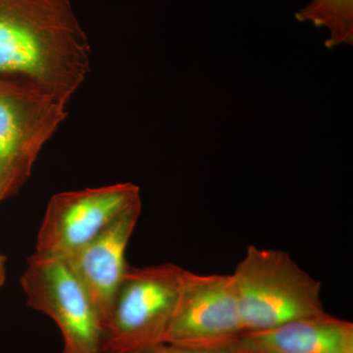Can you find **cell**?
Here are the masks:
<instances>
[{"mask_svg":"<svg viewBox=\"0 0 353 353\" xmlns=\"http://www.w3.org/2000/svg\"><path fill=\"white\" fill-rule=\"evenodd\" d=\"M141 210L143 202L132 206L87 245L65 259L87 290L103 325L130 266L127 248Z\"/></svg>","mask_w":353,"mask_h":353,"instance_id":"obj_8","label":"cell"},{"mask_svg":"<svg viewBox=\"0 0 353 353\" xmlns=\"http://www.w3.org/2000/svg\"><path fill=\"white\" fill-rule=\"evenodd\" d=\"M231 277L243 333L326 312L321 283L284 250L248 246Z\"/></svg>","mask_w":353,"mask_h":353,"instance_id":"obj_2","label":"cell"},{"mask_svg":"<svg viewBox=\"0 0 353 353\" xmlns=\"http://www.w3.org/2000/svg\"><path fill=\"white\" fill-rule=\"evenodd\" d=\"M6 256L0 253V285L3 284L4 280H6Z\"/></svg>","mask_w":353,"mask_h":353,"instance_id":"obj_12","label":"cell"},{"mask_svg":"<svg viewBox=\"0 0 353 353\" xmlns=\"http://www.w3.org/2000/svg\"><path fill=\"white\" fill-rule=\"evenodd\" d=\"M236 353H353V324L325 312L273 329L246 332Z\"/></svg>","mask_w":353,"mask_h":353,"instance_id":"obj_9","label":"cell"},{"mask_svg":"<svg viewBox=\"0 0 353 353\" xmlns=\"http://www.w3.org/2000/svg\"><path fill=\"white\" fill-rule=\"evenodd\" d=\"M139 202L141 190L127 182L54 194L46 206L34 253L68 259Z\"/></svg>","mask_w":353,"mask_h":353,"instance_id":"obj_6","label":"cell"},{"mask_svg":"<svg viewBox=\"0 0 353 353\" xmlns=\"http://www.w3.org/2000/svg\"><path fill=\"white\" fill-rule=\"evenodd\" d=\"M294 17L329 31L325 46L329 50L341 44L353 46V0H311Z\"/></svg>","mask_w":353,"mask_h":353,"instance_id":"obj_10","label":"cell"},{"mask_svg":"<svg viewBox=\"0 0 353 353\" xmlns=\"http://www.w3.org/2000/svg\"><path fill=\"white\" fill-rule=\"evenodd\" d=\"M90 66V44L69 0H0V75L68 104Z\"/></svg>","mask_w":353,"mask_h":353,"instance_id":"obj_1","label":"cell"},{"mask_svg":"<svg viewBox=\"0 0 353 353\" xmlns=\"http://www.w3.org/2000/svg\"><path fill=\"white\" fill-rule=\"evenodd\" d=\"M29 307L50 317L61 333V353H102L103 324L68 261L32 253L21 278Z\"/></svg>","mask_w":353,"mask_h":353,"instance_id":"obj_5","label":"cell"},{"mask_svg":"<svg viewBox=\"0 0 353 353\" xmlns=\"http://www.w3.org/2000/svg\"><path fill=\"white\" fill-rule=\"evenodd\" d=\"M231 275L185 270L164 343L199 350H232L243 334Z\"/></svg>","mask_w":353,"mask_h":353,"instance_id":"obj_7","label":"cell"},{"mask_svg":"<svg viewBox=\"0 0 353 353\" xmlns=\"http://www.w3.org/2000/svg\"><path fill=\"white\" fill-rule=\"evenodd\" d=\"M67 115V104L54 97L0 80V203L27 182L39 153Z\"/></svg>","mask_w":353,"mask_h":353,"instance_id":"obj_4","label":"cell"},{"mask_svg":"<svg viewBox=\"0 0 353 353\" xmlns=\"http://www.w3.org/2000/svg\"><path fill=\"white\" fill-rule=\"evenodd\" d=\"M185 273L173 263L129 266L103 325L102 353H131L164 343Z\"/></svg>","mask_w":353,"mask_h":353,"instance_id":"obj_3","label":"cell"},{"mask_svg":"<svg viewBox=\"0 0 353 353\" xmlns=\"http://www.w3.org/2000/svg\"><path fill=\"white\" fill-rule=\"evenodd\" d=\"M131 353H236L233 350H199L162 343Z\"/></svg>","mask_w":353,"mask_h":353,"instance_id":"obj_11","label":"cell"}]
</instances>
